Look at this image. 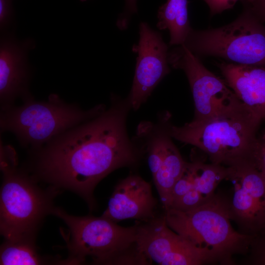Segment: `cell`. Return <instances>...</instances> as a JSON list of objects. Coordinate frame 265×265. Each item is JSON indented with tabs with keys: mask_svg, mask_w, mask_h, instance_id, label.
I'll return each mask as SVG.
<instances>
[{
	"mask_svg": "<svg viewBox=\"0 0 265 265\" xmlns=\"http://www.w3.org/2000/svg\"><path fill=\"white\" fill-rule=\"evenodd\" d=\"M157 204L151 184L132 174L117 184L102 216L116 223L128 219L146 221L156 217Z\"/></svg>",
	"mask_w": 265,
	"mask_h": 265,
	"instance_id": "obj_12",
	"label": "cell"
},
{
	"mask_svg": "<svg viewBox=\"0 0 265 265\" xmlns=\"http://www.w3.org/2000/svg\"><path fill=\"white\" fill-rule=\"evenodd\" d=\"M35 239L5 240L1 245V265H42L47 263L37 251Z\"/></svg>",
	"mask_w": 265,
	"mask_h": 265,
	"instance_id": "obj_17",
	"label": "cell"
},
{
	"mask_svg": "<svg viewBox=\"0 0 265 265\" xmlns=\"http://www.w3.org/2000/svg\"><path fill=\"white\" fill-rule=\"evenodd\" d=\"M26 43L13 38L1 40L0 47V109L14 105L15 100L33 98L28 90L29 71L26 62Z\"/></svg>",
	"mask_w": 265,
	"mask_h": 265,
	"instance_id": "obj_13",
	"label": "cell"
},
{
	"mask_svg": "<svg viewBox=\"0 0 265 265\" xmlns=\"http://www.w3.org/2000/svg\"><path fill=\"white\" fill-rule=\"evenodd\" d=\"M81 0V1H86L87 0Z\"/></svg>",
	"mask_w": 265,
	"mask_h": 265,
	"instance_id": "obj_24",
	"label": "cell"
},
{
	"mask_svg": "<svg viewBox=\"0 0 265 265\" xmlns=\"http://www.w3.org/2000/svg\"><path fill=\"white\" fill-rule=\"evenodd\" d=\"M260 123L242 104L202 122L170 123L168 129L172 138L199 149L211 163L232 167L250 161Z\"/></svg>",
	"mask_w": 265,
	"mask_h": 265,
	"instance_id": "obj_3",
	"label": "cell"
},
{
	"mask_svg": "<svg viewBox=\"0 0 265 265\" xmlns=\"http://www.w3.org/2000/svg\"><path fill=\"white\" fill-rule=\"evenodd\" d=\"M244 10L249 11L265 25V0H242Z\"/></svg>",
	"mask_w": 265,
	"mask_h": 265,
	"instance_id": "obj_20",
	"label": "cell"
},
{
	"mask_svg": "<svg viewBox=\"0 0 265 265\" xmlns=\"http://www.w3.org/2000/svg\"><path fill=\"white\" fill-rule=\"evenodd\" d=\"M169 64L183 70L188 79L194 104L193 123H200L241 106L235 93L222 80L206 68L184 45L168 52Z\"/></svg>",
	"mask_w": 265,
	"mask_h": 265,
	"instance_id": "obj_8",
	"label": "cell"
},
{
	"mask_svg": "<svg viewBox=\"0 0 265 265\" xmlns=\"http://www.w3.org/2000/svg\"><path fill=\"white\" fill-rule=\"evenodd\" d=\"M102 113L30 150V173L58 190L82 197L90 210L95 206L94 190L113 171L133 167L145 154L142 145L130 139L127 118L132 109L127 98L112 94Z\"/></svg>",
	"mask_w": 265,
	"mask_h": 265,
	"instance_id": "obj_1",
	"label": "cell"
},
{
	"mask_svg": "<svg viewBox=\"0 0 265 265\" xmlns=\"http://www.w3.org/2000/svg\"><path fill=\"white\" fill-rule=\"evenodd\" d=\"M136 0H125V11L123 16L117 21V26L120 29L127 27L132 14L136 13Z\"/></svg>",
	"mask_w": 265,
	"mask_h": 265,
	"instance_id": "obj_23",
	"label": "cell"
},
{
	"mask_svg": "<svg viewBox=\"0 0 265 265\" xmlns=\"http://www.w3.org/2000/svg\"><path fill=\"white\" fill-rule=\"evenodd\" d=\"M0 232L5 240L35 239L45 216L52 212L59 190L40 187L27 169L18 167L12 147L0 142Z\"/></svg>",
	"mask_w": 265,
	"mask_h": 265,
	"instance_id": "obj_2",
	"label": "cell"
},
{
	"mask_svg": "<svg viewBox=\"0 0 265 265\" xmlns=\"http://www.w3.org/2000/svg\"><path fill=\"white\" fill-rule=\"evenodd\" d=\"M186 163L171 139L168 143L161 165L153 176L165 211L170 207L173 188L182 175Z\"/></svg>",
	"mask_w": 265,
	"mask_h": 265,
	"instance_id": "obj_15",
	"label": "cell"
},
{
	"mask_svg": "<svg viewBox=\"0 0 265 265\" xmlns=\"http://www.w3.org/2000/svg\"><path fill=\"white\" fill-rule=\"evenodd\" d=\"M51 214L61 219L69 229L65 238L69 255L64 264H80L89 257L95 264L115 265L136 245V224L124 227L102 216H77L56 207Z\"/></svg>",
	"mask_w": 265,
	"mask_h": 265,
	"instance_id": "obj_6",
	"label": "cell"
},
{
	"mask_svg": "<svg viewBox=\"0 0 265 265\" xmlns=\"http://www.w3.org/2000/svg\"><path fill=\"white\" fill-rule=\"evenodd\" d=\"M208 5L211 15L232 8L239 0H203Z\"/></svg>",
	"mask_w": 265,
	"mask_h": 265,
	"instance_id": "obj_21",
	"label": "cell"
},
{
	"mask_svg": "<svg viewBox=\"0 0 265 265\" xmlns=\"http://www.w3.org/2000/svg\"><path fill=\"white\" fill-rule=\"evenodd\" d=\"M250 162L265 178V130L256 138Z\"/></svg>",
	"mask_w": 265,
	"mask_h": 265,
	"instance_id": "obj_19",
	"label": "cell"
},
{
	"mask_svg": "<svg viewBox=\"0 0 265 265\" xmlns=\"http://www.w3.org/2000/svg\"><path fill=\"white\" fill-rule=\"evenodd\" d=\"M139 39L132 51L137 53L135 73L127 98L136 110L145 103L155 88L170 72L168 47L160 33L145 22L139 25Z\"/></svg>",
	"mask_w": 265,
	"mask_h": 265,
	"instance_id": "obj_11",
	"label": "cell"
},
{
	"mask_svg": "<svg viewBox=\"0 0 265 265\" xmlns=\"http://www.w3.org/2000/svg\"><path fill=\"white\" fill-rule=\"evenodd\" d=\"M228 169L227 180L233 184L231 220L238 232L254 236L265 229V178L250 162Z\"/></svg>",
	"mask_w": 265,
	"mask_h": 265,
	"instance_id": "obj_10",
	"label": "cell"
},
{
	"mask_svg": "<svg viewBox=\"0 0 265 265\" xmlns=\"http://www.w3.org/2000/svg\"><path fill=\"white\" fill-rule=\"evenodd\" d=\"M183 45L197 56L265 66V25L245 10L235 21L220 27L192 28Z\"/></svg>",
	"mask_w": 265,
	"mask_h": 265,
	"instance_id": "obj_7",
	"label": "cell"
},
{
	"mask_svg": "<svg viewBox=\"0 0 265 265\" xmlns=\"http://www.w3.org/2000/svg\"><path fill=\"white\" fill-rule=\"evenodd\" d=\"M167 225L197 246L217 254L220 265H233L235 255L248 253L253 236L241 234L231 224L229 196L215 193L208 202L187 211H165Z\"/></svg>",
	"mask_w": 265,
	"mask_h": 265,
	"instance_id": "obj_4",
	"label": "cell"
},
{
	"mask_svg": "<svg viewBox=\"0 0 265 265\" xmlns=\"http://www.w3.org/2000/svg\"><path fill=\"white\" fill-rule=\"evenodd\" d=\"M187 3V0H167L159 9L157 27L169 30L170 45H183L192 29Z\"/></svg>",
	"mask_w": 265,
	"mask_h": 265,
	"instance_id": "obj_16",
	"label": "cell"
},
{
	"mask_svg": "<svg viewBox=\"0 0 265 265\" xmlns=\"http://www.w3.org/2000/svg\"><path fill=\"white\" fill-rule=\"evenodd\" d=\"M136 243L151 263L160 265L220 264L213 251L200 247L172 230L164 214L146 221H136Z\"/></svg>",
	"mask_w": 265,
	"mask_h": 265,
	"instance_id": "obj_9",
	"label": "cell"
},
{
	"mask_svg": "<svg viewBox=\"0 0 265 265\" xmlns=\"http://www.w3.org/2000/svg\"><path fill=\"white\" fill-rule=\"evenodd\" d=\"M106 109L105 105L100 104L84 110L55 94H51L46 101L32 98L20 106L0 109V132L13 133L22 146L35 150Z\"/></svg>",
	"mask_w": 265,
	"mask_h": 265,
	"instance_id": "obj_5",
	"label": "cell"
},
{
	"mask_svg": "<svg viewBox=\"0 0 265 265\" xmlns=\"http://www.w3.org/2000/svg\"><path fill=\"white\" fill-rule=\"evenodd\" d=\"M242 265H265V229L253 236L249 251Z\"/></svg>",
	"mask_w": 265,
	"mask_h": 265,
	"instance_id": "obj_18",
	"label": "cell"
},
{
	"mask_svg": "<svg viewBox=\"0 0 265 265\" xmlns=\"http://www.w3.org/2000/svg\"><path fill=\"white\" fill-rule=\"evenodd\" d=\"M217 66L239 101L261 122L265 119V66L226 62Z\"/></svg>",
	"mask_w": 265,
	"mask_h": 265,
	"instance_id": "obj_14",
	"label": "cell"
},
{
	"mask_svg": "<svg viewBox=\"0 0 265 265\" xmlns=\"http://www.w3.org/2000/svg\"><path fill=\"white\" fill-rule=\"evenodd\" d=\"M13 0H0V25L1 29L9 23L13 15Z\"/></svg>",
	"mask_w": 265,
	"mask_h": 265,
	"instance_id": "obj_22",
	"label": "cell"
}]
</instances>
